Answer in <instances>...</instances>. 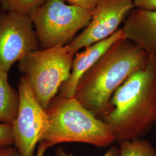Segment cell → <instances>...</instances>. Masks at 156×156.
Wrapping results in <instances>:
<instances>
[{
	"mask_svg": "<svg viewBox=\"0 0 156 156\" xmlns=\"http://www.w3.org/2000/svg\"><path fill=\"white\" fill-rule=\"evenodd\" d=\"M133 73L113 95L102 120L113 128L115 142L142 138L156 124V56Z\"/></svg>",
	"mask_w": 156,
	"mask_h": 156,
	"instance_id": "1",
	"label": "cell"
},
{
	"mask_svg": "<svg viewBox=\"0 0 156 156\" xmlns=\"http://www.w3.org/2000/svg\"><path fill=\"white\" fill-rule=\"evenodd\" d=\"M149 55L123 38L106 51L78 83L74 97L102 119L114 93L135 71L146 66Z\"/></svg>",
	"mask_w": 156,
	"mask_h": 156,
	"instance_id": "2",
	"label": "cell"
},
{
	"mask_svg": "<svg viewBox=\"0 0 156 156\" xmlns=\"http://www.w3.org/2000/svg\"><path fill=\"white\" fill-rule=\"evenodd\" d=\"M49 127L41 141L48 148L66 142L104 147L115 142L113 128L95 117L74 97L56 95L46 109Z\"/></svg>",
	"mask_w": 156,
	"mask_h": 156,
	"instance_id": "3",
	"label": "cell"
},
{
	"mask_svg": "<svg viewBox=\"0 0 156 156\" xmlns=\"http://www.w3.org/2000/svg\"><path fill=\"white\" fill-rule=\"evenodd\" d=\"M76 53L67 45H58L34 51L19 62L20 71L27 79L37 100L45 109L69 78Z\"/></svg>",
	"mask_w": 156,
	"mask_h": 156,
	"instance_id": "4",
	"label": "cell"
},
{
	"mask_svg": "<svg viewBox=\"0 0 156 156\" xmlns=\"http://www.w3.org/2000/svg\"><path fill=\"white\" fill-rule=\"evenodd\" d=\"M30 16L40 49L65 45L80 30L87 27L91 19L90 12L64 0H46Z\"/></svg>",
	"mask_w": 156,
	"mask_h": 156,
	"instance_id": "5",
	"label": "cell"
},
{
	"mask_svg": "<svg viewBox=\"0 0 156 156\" xmlns=\"http://www.w3.org/2000/svg\"><path fill=\"white\" fill-rule=\"evenodd\" d=\"M20 104L15 120L12 123L14 145L20 156H34L37 145L49 127L48 117L34 94L27 79L20 77L18 85Z\"/></svg>",
	"mask_w": 156,
	"mask_h": 156,
	"instance_id": "6",
	"label": "cell"
},
{
	"mask_svg": "<svg viewBox=\"0 0 156 156\" xmlns=\"http://www.w3.org/2000/svg\"><path fill=\"white\" fill-rule=\"evenodd\" d=\"M40 49L30 15L0 11V71L8 73L12 65Z\"/></svg>",
	"mask_w": 156,
	"mask_h": 156,
	"instance_id": "7",
	"label": "cell"
},
{
	"mask_svg": "<svg viewBox=\"0 0 156 156\" xmlns=\"http://www.w3.org/2000/svg\"><path fill=\"white\" fill-rule=\"evenodd\" d=\"M134 8V0H99L91 13L89 24L67 45L68 48L78 53L109 37L117 31Z\"/></svg>",
	"mask_w": 156,
	"mask_h": 156,
	"instance_id": "8",
	"label": "cell"
},
{
	"mask_svg": "<svg viewBox=\"0 0 156 156\" xmlns=\"http://www.w3.org/2000/svg\"><path fill=\"white\" fill-rule=\"evenodd\" d=\"M124 37L123 29L120 28L109 37L77 53L73 60L70 76L62 84L59 94L66 97H73L77 85L82 77L112 45Z\"/></svg>",
	"mask_w": 156,
	"mask_h": 156,
	"instance_id": "9",
	"label": "cell"
},
{
	"mask_svg": "<svg viewBox=\"0 0 156 156\" xmlns=\"http://www.w3.org/2000/svg\"><path fill=\"white\" fill-rule=\"evenodd\" d=\"M124 38L156 56V11L134 8L124 22Z\"/></svg>",
	"mask_w": 156,
	"mask_h": 156,
	"instance_id": "10",
	"label": "cell"
},
{
	"mask_svg": "<svg viewBox=\"0 0 156 156\" xmlns=\"http://www.w3.org/2000/svg\"><path fill=\"white\" fill-rule=\"evenodd\" d=\"M19 94L8 81V73L0 71V123L12 124L16 118Z\"/></svg>",
	"mask_w": 156,
	"mask_h": 156,
	"instance_id": "11",
	"label": "cell"
},
{
	"mask_svg": "<svg viewBox=\"0 0 156 156\" xmlns=\"http://www.w3.org/2000/svg\"><path fill=\"white\" fill-rule=\"evenodd\" d=\"M119 145V156H156L155 148L145 139L123 141Z\"/></svg>",
	"mask_w": 156,
	"mask_h": 156,
	"instance_id": "12",
	"label": "cell"
},
{
	"mask_svg": "<svg viewBox=\"0 0 156 156\" xmlns=\"http://www.w3.org/2000/svg\"><path fill=\"white\" fill-rule=\"evenodd\" d=\"M46 0H0L1 10L30 15Z\"/></svg>",
	"mask_w": 156,
	"mask_h": 156,
	"instance_id": "13",
	"label": "cell"
},
{
	"mask_svg": "<svg viewBox=\"0 0 156 156\" xmlns=\"http://www.w3.org/2000/svg\"><path fill=\"white\" fill-rule=\"evenodd\" d=\"M11 124L0 123V147L14 145Z\"/></svg>",
	"mask_w": 156,
	"mask_h": 156,
	"instance_id": "14",
	"label": "cell"
},
{
	"mask_svg": "<svg viewBox=\"0 0 156 156\" xmlns=\"http://www.w3.org/2000/svg\"><path fill=\"white\" fill-rule=\"evenodd\" d=\"M69 4L78 6L91 13L99 0H66Z\"/></svg>",
	"mask_w": 156,
	"mask_h": 156,
	"instance_id": "15",
	"label": "cell"
},
{
	"mask_svg": "<svg viewBox=\"0 0 156 156\" xmlns=\"http://www.w3.org/2000/svg\"><path fill=\"white\" fill-rule=\"evenodd\" d=\"M136 8L148 11H156V0H134Z\"/></svg>",
	"mask_w": 156,
	"mask_h": 156,
	"instance_id": "16",
	"label": "cell"
},
{
	"mask_svg": "<svg viewBox=\"0 0 156 156\" xmlns=\"http://www.w3.org/2000/svg\"><path fill=\"white\" fill-rule=\"evenodd\" d=\"M56 156H73L70 154L68 153L62 148H58L56 152ZM103 156H119V147L113 145L111 146L105 153Z\"/></svg>",
	"mask_w": 156,
	"mask_h": 156,
	"instance_id": "17",
	"label": "cell"
},
{
	"mask_svg": "<svg viewBox=\"0 0 156 156\" xmlns=\"http://www.w3.org/2000/svg\"><path fill=\"white\" fill-rule=\"evenodd\" d=\"M0 156H20L16 147L10 146L0 147Z\"/></svg>",
	"mask_w": 156,
	"mask_h": 156,
	"instance_id": "18",
	"label": "cell"
},
{
	"mask_svg": "<svg viewBox=\"0 0 156 156\" xmlns=\"http://www.w3.org/2000/svg\"><path fill=\"white\" fill-rule=\"evenodd\" d=\"M48 148L43 141H41L37 148V153L34 156H45V151Z\"/></svg>",
	"mask_w": 156,
	"mask_h": 156,
	"instance_id": "19",
	"label": "cell"
},
{
	"mask_svg": "<svg viewBox=\"0 0 156 156\" xmlns=\"http://www.w3.org/2000/svg\"></svg>",
	"mask_w": 156,
	"mask_h": 156,
	"instance_id": "20",
	"label": "cell"
}]
</instances>
